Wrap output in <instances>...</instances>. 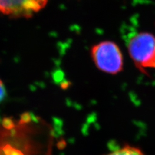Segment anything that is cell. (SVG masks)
Returning <instances> with one entry per match:
<instances>
[{
  "instance_id": "5",
  "label": "cell",
  "mask_w": 155,
  "mask_h": 155,
  "mask_svg": "<svg viewBox=\"0 0 155 155\" xmlns=\"http://www.w3.org/2000/svg\"><path fill=\"white\" fill-rule=\"evenodd\" d=\"M7 95V91L5 87L3 85V82L0 80V103L5 98Z\"/></svg>"
},
{
  "instance_id": "1",
  "label": "cell",
  "mask_w": 155,
  "mask_h": 155,
  "mask_svg": "<svg viewBox=\"0 0 155 155\" xmlns=\"http://www.w3.org/2000/svg\"><path fill=\"white\" fill-rule=\"evenodd\" d=\"M129 54L140 70L155 68V36L148 32H140L130 39Z\"/></svg>"
},
{
  "instance_id": "4",
  "label": "cell",
  "mask_w": 155,
  "mask_h": 155,
  "mask_svg": "<svg viewBox=\"0 0 155 155\" xmlns=\"http://www.w3.org/2000/svg\"><path fill=\"white\" fill-rule=\"evenodd\" d=\"M104 155H146L142 150L131 145H125L114 151Z\"/></svg>"
},
{
  "instance_id": "3",
  "label": "cell",
  "mask_w": 155,
  "mask_h": 155,
  "mask_svg": "<svg viewBox=\"0 0 155 155\" xmlns=\"http://www.w3.org/2000/svg\"><path fill=\"white\" fill-rule=\"evenodd\" d=\"M47 0H0V14L9 17L30 18L44 7Z\"/></svg>"
},
{
  "instance_id": "2",
  "label": "cell",
  "mask_w": 155,
  "mask_h": 155,
  "mask_svg": "<svg viewBox=\"0 0 155 155\" xmlns=\"http://www.w3.org/2000/svg\"><path fill=\"white\" fill-rule=\"evenodd\" d=\"M91 56L99 69L116 74L123 69V56L118 46L112 41H102L91 48Z\"/></svg>"
}]
</instances>
